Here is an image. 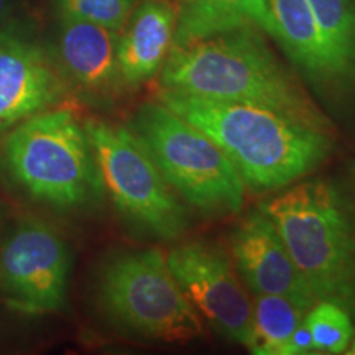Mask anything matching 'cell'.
Listing matches in <instances>:
<instances>
[{"label":"cell","instance_id":"1","mask_svg":"<svg viewBox=\"0 0 355 355\" xmlns=\"http://www.w3.org/2000/svg\"><path fill=\"white\" fill-rule=\"evenodd\" d=\"M159 87L275 110L306 127L332 133L329 119L298 78L279 63L257 26L173 46Z\"/></svg>","mask_w":355,"mask_h":355},{"label":"cell","instance_id":"2","mask_svg":"<svg viewBox=\"0 0 355 355\" xmlns=\"http://www.w3.org/2000/svg\"><path fill=\"white\" fill-rule=\"evenodd\" d=\"M157 101L211 137L245 188L283 189L322 165L332 133L306 127L275 110L159 87Z\"/></svg>","mask_w":355,"mask_h":355},{"label":"cell","instance_id":"3","mask_svg":"<svg viewBox=\"0 0 355 355\" xmlns=\"http://www.w3.org/2000/svg\"><path fill=\"white\" fill-rule=\"evenodd\" d=\"M316 300L355 314V222L336 186L311 180L260 204Z\"/></svg>","mask_w":355,"mask_h":355},{"label":"cell","instance_id":"4","mask_svg":"<svg viewBox=\"0 0 355 355\" xmlns=\"http://www.w3.org/2000/svg\"><path fill=\"white\" fill-rule=\"evenodd\" d=\"M8 180L33 201L81 209L104 194L87 133L69 110H43L13 127L0 150Z\"/></svg>","mask_w":355,"mask_h":355},{"label":"cell","instance_id":"5","mask_svg":"<svg viewBox=\"0 0 355 355\" xmlns=\"http://www.w3.org/2000/svg\"><path fill=\"white\" fill-rule=\"evenodd\" d=\"M173 191L209 214H234L242 209L245 184L232 162L211 137L150 101L141 104L130 122Z\"/></svg>","mask_w":355,"mask_h":355},{"label":"cell","instance_id":"6","mask_svg":"<svg viewBox=\"0 0 355 355\" xmlns=\"http://www.w3.org/2000/svg\"><path fill=\"white\" fill-rule=\"evenodd\" d=\"M97 301L109 321L145 339L188 343L202 334V319L158 248L109 257L97 273Z\"/></svg>","mask_w":355,"mask_h":355},{"label":"cell","instance_id":"7","mask_svg":"<svg viewBox=\"0 0 355 355\" xmlns=\"http://www.w3.org/2000/svg\"><path fill=\"white\" fill-rule=\"evenodd\" d=\"M84 130L102 189L117 211L158 239H180L188 229V212L139 137L97 119L84 122Z\"/></svg>","mask_w":355,"mask_h":355},{"label":"cell","instance_id":"8","mask_svg":"<svg viewBox=\"0 0 355 355\" xmlns=\"http://www.w3.org/2000/svg\"><path fill=\"white\" fill-rule=\"evenodd\" d=\"M71 273L69 247L40 219H24L0 248V300L10 311L43 316L63 309Z\"/></svg>","mask_w":355,"mask_h":355},{"label":"cell","instance_id":"9","mask_svg":"<svg viewBox=\"0 0 355 355\" xmlns=\"http://www.w3.org/2000/svg\"><path fill=\"white\" fill-rule=\"evenodd\" d=\"M166 261L199 318L225 339L252 349L254 306L232 257L216 243L193 241L171 248Z\"/></svg>","mask_w":355,"mask_h":355},{"label":"cell","instance_id":"10","mask_svg":"<svg viewBox=\"0 0 355 355\" xmlns=\"http://www.w3.org/2000/svg\"><path fill=\"white\" fill-rule=\"evenodd\" d=\"M232 261L252 295L286 296L309 311L316 303L313 291L270 217L260 209L239 222L230 241Z\"/></svg>","mask_w":355,"mask_h":355},{"label":"cell","instance_id":"11","mask_svg":"<svg viewBox=\"0 0 355 355\" xmlns=\"http://www.w3.org/2000/svg\"><path fill=\"white\" fill-rule=\"evenodd\" d=\"M63 94V81L42 48L0 30V133L48 110Z\"/></svg>","mask_w":355,"mask_h":355},{"label":"cell","instance_id":"12","mask_svg":"<svg viewBox=\"0 0 355 355\" xmlns=\"http://www.w3.org/2000/svg\"><path fill=\"white\" fill-rule=\"evenodd\" d=\"M268 2L273 37L296 69L326 96H347L355 91V74L329 46L308 0Z\"/></svg>","mask_w":355,"mask_h":355},{"label":"cell","instance_id":"13","mask_svg":"<svg viewBox=\"0 0 355 355\" xmlns=\"http://www.w3.org/2000/svg\"><path fill=\"white\" fill-rule=\"evenodd\" d=\"M119 37L105 26L61 17L58 68L87 99L110 101L125 86L119 64Z\"/></svg>","mask_w":355,"mask_h":355},{"label":"cell","instance_id":"14","mask_svg":"<svg viewBox=\"0 0 355 355\" xmlns=\"http://www.w3.org/2000/svg\"><path fill=\"white\" fill-rule=\"evenodd\" d=\"M175 0H144L119 37V64L123 83L137 87L162 69L175 43Z\"/></svg>","mask_w":355,"mask_h":355},{"label":"cell","instance_id":"15","mask_svg":"<svg viewBox=\"0 0 355 355\" xmlns=\"http://www.w3.org/2000/svg\"><path fill=\"white\" fill-rule=\"evenodd\" d=\"M176 6L173 46H183L243 26H257L272 37L275 33L268 0H176Z\"/></svg>","mask_w":355,"mask_h":355},{"label":"cell","instance_id":"16","mask_svg":"<svg viewBox=\"0 0 355 355\" xmlns=\"http://www.w3.org/2000/svg\"><path fill=\"white\" fill-rule=\"evenodd\" d=\"M252 306V352L257 355H288L293 332L304 321L308 311L286 296L278 295H255Z\"/></svg>","mask_w":355,"mask_h":355},{"label":"cell","instance_id":"17","mask_svg":"<svg viewBox=\"0 0 355 355\" xmlns=\"http://www.w3.org/2000/svg\"><path fill=\"white\" fill-rule=\"evenodd\" d=\"M329 46L355 74V0H308Z\"/></svg>","mask_w":355,"mask_h":355},{"label":"cell","instance_id":"18","mask_svg":"<svg viewBox=\"0 0 355 355\" xmlns=\"http://www.w3.org/2000/svg\"><path fill=\"white\" fill-rule=\"evenodd\" d=\"M314 352L343 354L354 336L352 314L343 304L329 300H318L306 313Z\"/></svg>","mask_w":355,"mask_h":355},{"label":"cell","instance_id":"19","mask_svg":"<svg viewBox=\"0 0 355 355\" xmlns=\"http://www.w3.org/2000/svg\"><path fill=\"white\" fill-rule=\"evenodd\" d=\"M56 10L66 19L91 21L121 32L135 10L139 0H53Z\"/></svg>","mask_w":355,"mask_h":355},{"label":"cell","instance_id":"20","mask_svg":"<svg viewBox=\"0 0 355 355\" xmlns=\"http://www.w3.org/2000/svg\"><path fill=\"white\" fill-rule=\"evenodd\" d=\"M314 352V343L311 331L304 321L296 327V331L293 332L291 340H290V349H288V355H306Z\"/></svg>","mask_w":355,"mask_h":355},{"label":"cell","instance_id":"21","mask_svg":"<svg viewBox=\"0 0 355 355\" xmlns=\"http://www.w3.org/2000/svg\"><path fill=\"white\" fill-rule=\"evenodd\" d=\"M8 15H10V3L8 0H0V28L7 21Z\"/></svg>","mask_w":355,"mask_h":355},{"label":"cell","instance_id":"22","mask_svg":"<svg viewBox=\"0 0 355 355\" xmlns=\"http://www.w3.org/2000/svg\"><path fill=\"white\" fill-rule=\"evenodd\" d=\"M345 352H347V354H355V332H354L352 339H350V344H349V347H347V350H345Z\"/></svg>","mask_w":355,"mask_h":355}]
</instances>
